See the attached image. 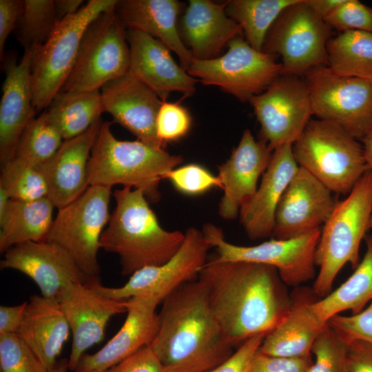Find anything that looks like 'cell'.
I'll use <instances>...</instances> for the list:
<instances>
[{"mask_svg": "<svg viewBox=\"0 0 372 372\" xmlns=\"http://www.w3.org/2000/svg\"><path fill=\"white\" fill-rule=\"evenodd\" d=\"M332 193L299 167L278 203L272 233L274 238H294L320 229L337 203Z\"/></svg>", "mask_w": 372, "mask_h": 372, "instance_id": "e0dca14e", "label": "cell"}, {"mask_svg": "<svg viewBox=\"0 0 372 372\" xmlns=\"http://www.w3.org/2000/svg\"><path fill=\"white\" fill-rule=\"evenodd\" d=\"M264 338L258 335L246 340L226 360L207 372H248Z\"/></svg>", "mask_w": 372, "mask_h": 372, "instance_id": "f6af8a7d", "label": "cell"}, {"mask_svg": "<svg viewBox=\"0 0 372 372\" xmlns=\"http://www.w3.org/2000/svg\"><path fill=\"white\" fill-rule=\"evenodd\" d=\"M324 21L340 32L357 30L372 34V7L358 0H344Z\"/></svg>", "mask_w": 372, "mask_h": 372, "instance_id": "b9f144b4", "label": "cell"}, {"mask_svg": "<svg viewBox=\"0 0 372 372\" xmlns=\"http://www.w3.org/2000/svg\"><path fill=\"white\" fill-rule=\"evenodd\" d=\"M203 233L216 254V262H247L271 266L277 269L287 286L298 287L316 276L315 252L321 229L287 239L273 238L254 246L232 244L225 240L221 229L213 224L204 225Z\"/></svg>", "mask_w": 372, "mask_h": 372, "instance_id": "7c38bea8", "label": "cell"}, {"mask_svg": "<svg viewBox=\"0 0 372 372\" xmlns=\"http://www.w3.org/2000/svg\"><path fill=\"white\" fill-rule=\"evenodd\" d=\"M161 303L150 296L127 299V317L121 329L100 350L84 354L74 371L102 372L149 346L158 331L156 308Z\"/></svg>", "mask_w": 372, "mask_h": 372, "instance_id": "7402d4cb", "label": "cell"}, {"mask_svg": "<svg viewBox=\"0 0 372 372\" xmlns=\"http://www.w3.org/2000/svg\"><path fill=\"white\" fill-rule=\"evenodd\" d=\"M297 0H231L227 14L241 28L246 41L262 51L266 37L281 12Z\"/></svg>", "mask_w": 372, "mask_h": 372, "instance_id": "836d02e7", "label": "cell"}, {"mask_svg": "<svg viewBox=\"0 0 372 372\" xmlns=\"http://www.w3.org/2000/svg\"><path fill=\"white\" fill-rule=\"evenodd\" d=\"M118 0H89L78 12L59 20L47 41L33 52L31 81L36 112L47 109L61 90L89 25L114 9Z\"/></svg>", "mask_w": 372, "mask_h": 372, "instance_id": "52a82bcc", "label": "cell"}, {"mask_svg": "<svg viewBox=\"0 0 372 372\" xmlns=\"http://www.w3.org/2000/svg\"><path fill=\"white\" fill-rule=\"evenodd\" d=\"M26 306L27 301L15 306L0 307V335L16 333Z\"/></svg>", "mask_w": 372, "mask_h": 372, "instance_id": "681fc988", "label": "cell"}, {"mask_svg": "<svg viewBox=\"0 0 372 372\" xmlns=\"http://www.w3.org/2000/svg\"><path fill=\"white\" fill-rule=\"evenodd\" d=\"M4 253L1 269H12L26 275L37 285L41 295L46 298L58 300L67 284L94 280L81 271L65 250L52 242H25Z\"/></svg>", "mask_w": 372, "mask_h": 372, "instance_id": "ac0fdd59", "label": "cell"}, {"mask_svg": "<svg viewBox=\"0 0 372 372\" xmlns=\"http://www.w3.org/2000/svg\"><path fill=\"white\" fill-rule=\"evenodd\" d=\"M192 116L187 108L178 103L163 101L156 120V134L166 145L185 136L192 126Z\"/></svg>", "mask_w": 372, "mask_h": 372, "instance_id": "ab89813d", "label": "cell"}, {"mask_svg": "<svg viewBox=\"0 0 372 372\" xmlns=\"http://www.w3.org/2000/svg\"><path fill=\"white\" fill-rule=\"evenodd\" d=\"M344 0H305L306 3L320 17L324 20Z\"/></svg>", "mask_w": 372, "mask_h": 372, "instance_id": "f907efd6", "label": "cell"}, {"mask_svg": "<svg viewBox=\"0 0 372 372\" xmlns=\"http://www.w3.org/2000/svg\"><path fill=\"white\" fill-rule=\"evenodd\" d=\"M312 113L333 122L356 139L372 130V81L333 73L328 66L305 75Z\"/></svg>", "mask_w": 372, "mask_h": 372, "instance_id": "4fadbf2b", "label": "cell"}, {"mask_svg": "<svg viewBox=\"0 0 372 372\" xmlns=\"http://www.w3.org/2000/svg\"><path fill=\"white\" fill-rule=\"evenodd\" d=\"M54 205L48 198L11 199L0 220V251L28 242L44 241L53 222Z\"/></svg>", "mask_w": 372, "mask_h": 372, "instance_id": "f546056e", "label": "cell"}, {"mask_svg": "<svg viewBox=\"0 0 372 372\" xmlns=\"http://www.w3.org/2000/svg\"><path fill=\"white\" fill-rule=\"evenodd\" d=\"M327 323L347 344L358 340L372 344V300L358 313L351 316L338 314Z\"/></svg>", "mask_w": 372, "mask_h": 372, "instance_id": "7bdbcfd3", "label": "cell"}, {"mask_svg": "<svg viewBox=\"0 0 372 372\" xmlns=\"http://www.w3.org/2000/svg\"><path fill=\"white\" fill-rule=\"evenodd\" d=\"M349 372H372V344L353 340L347 344Z\"/></svg>", "mask_w": 372, "mask_h": 372, "instance_id": "c3c4849f", "label": "cell"}, {"mask_svg": "<svg viewBox=\"0 0 372 372\" xmlns=\"http://www.w3.org/2000/svg\"><path fill=\"white\" fill-rule=\"evenodd\" d=\"M30 348L17 334L0 335V372H46Z\"/></svg>", "mask_w": 372, "mask_h": 372, "instance_id": "f35d334b", "label": "cell"}, {"mask_svg": "<svg viewBox=\"0 0 372 372\" xmlns=\"http://www.w3.org/2000/svg\"><path fill=\"white\" fill-rule=\"evenodd\" d=\"M327 66L338 75L372 81V34L350 30L331 38Z\"/></svg>", "mask_w": 372, "mask_h": 372, "instance_id": "d6a6232c", "label": "cell"}, {"mask_svg": "<svg viewBox=\"0 0 372 372\" xmlns=\"http://www.w3.org/2000/svg\"><path fill=\"white\" fill-rule=\"evenodd\" d=\"M101 123V119L81 135L64 140L54 155L41 166L48 197L58 209L76 200L90 186L88 163Z\"/></svg>", "mask_w": 372, "mask_h": 372, "instance_id": "cb8c5ba5", "label": "cell"}, {"mask_svg": "<svg viewBox=\"0 0 372 372\" xmlns=\"http://www.w3.org/2000/svg\"><path fill=\"white\" fill-rule=\"evenodd\" d=\"M129 66L127 28L114 8L99 15L85 31L61 91H99L107 83L127 74Z\"/></svg>", "mask_w": 372, "mask_h": 372, "instance_id": "9c48e42d", "label": "cell"}, {"mask_svg": "<svg viewBox=\"0 0 372 372\" xmlns=\"http://www.w3.org/2000/svg\"><path fill=\"white\" fill-rule=\"evenodd\" d=\"M227 47L226 53L216 58L194 59L187 72L204 85L217 86L242 102L262 93L282 75L276 56L254 49L241 35Z\"/></svg>", "mask_w": 372, "mask_h": 372, "instance_id": "8fae6325", "label": "cell"}, {"mask_svg": "<svg viewBox=\"0 0 372 372\" xmlns=\"http://www.w3.org/2000/svg\"><path fill=\"white\" fill-rule=\"evenodd\" d=\"M68 362L64 361L62 363L57 364L51 369L47 371L46 372H68ZM85 372H101L99 371H90Z\"/></svg>", "mask_w": 372, "mask_h": 372, "instance_id": "11a10c76", "label": "cell"}, {"mask_svg": "<svg viewBox=\"0 0 372 372\" xmlns=\"http://www.w3.org/2000/svg\"><path fill=\"white\" fill-rule=\"evenodd\" d=\"M372 229V213H371L370 221H369V229Z\"/></svg>", "mask_w": 372, "mask_h": 372, "instance_id": "9f6ffc18", "label": "cell"}, {"mask_svg": "<svg viewBox=\"0 0 372 372\" xmlns=\"http://www.w3.org/2000/svg\"><path fill=\"white\" fill-rule=\"evenodd\" d=\"M130 49L128 73L166 101L171 92L185 97L196 91L198 80L178 65L170 50L153 37L137 30L127 29Z\"/></svg>", "mask_w": 372, "mask_h": 372, "instance_id": "ffe728a7", "label": "cell"}, {"mask_svg": "<svg viewBox=\"0 0 372 372\" xmlns=\"http://www.w3.org/2000/svg\"><path fill=\"white\" fill-rule=\"evenodd\" d=\"M366 253L351 276L335 290L316 300L312 309L327 324L334 316L350 311L356 314L372 300V235L366 238Z\"/></svg>", "mask_w": 372, "mask_h": 372, "instance_id": "4dcf8cb0", "label": "cell"}, {"mask_svg": "<svg viewBox=\"0 0 372 372\" xmlns=\"http://www.w3.org/2000/svg\"><path fill=\"white\" fill-rule=\"evenodd\" d=\"M59 21L54 0H23L17 29L24 50L34 51L42 45Z\"/></svg>", "mask_w": 372, "mask_h": 372, "instance_id": "d590c367", "label": "cell"}, {"mask_svg": "<svg viewBox=\"0 0 372 372\" xmlns=\"http://www.w3.org/2000/svg\"><path fill=\"white\" fill-rule=\"evenodd\" d=\"M64 140L86 132L104 112L101 92H59L45 111Z\"/></svg>", "mask_w": 372, "mask_h": 372, "instance_id": "1f68e13d", "label": "cell"}, {"mask_svg": "<svg viewBox=\"0 0 372 372\" xmlns=\"http://www.w3.org/2000/svg\"><path fill=\"white\" fill-rule=\"evenodd\" d=\"M11 198L6 191L0 187V220L4 216Z\"/></svg>", "mask_w": 372, "mask_h": 372, "instance_id": "db71d44e", "label": "cell"}, {"mask_svg": "<svg viewBox=\"0 0 372 372\" xmlns=\"http://www.w3.org/2000/svg\"><path fill=\"white\" fill-rule=\"evenodd\" d=\"M292 149L298 166L333 193L349 194L368 171L362 146L331 121L310 120Z\"/></svg>", "mask_w": 372, "mask_h": 372, "instance_id": "8992f818", "label": "cell"}, {"mask_svg": "<svg viewBox=\"0 0 372 372\" xmlns=\"http://www.w3.org/2000/svg\"><path fill=\"white\" fill-rule=\"evenodd\" d=\"M64 139L45 112L27 125L18 142L14 157L41 167L58 151Z\"/></svg>", "mask_w": 372, "mask_h": 372, "instance_id": "e575fe53", "label": "cell"}, {"mask_svg": "<svg viewBox=\"0 0 372 372\" xmlns=\"http://www.w3.org/2000/svg\"><path fill=\"white\" fill-rule=\"evenodd\" d=\"M164 179H169L177 190L187 195H198L214 187H221L218 176L197 164L174 168L165 175Z\"/></svg>", "mask_w": 372, "mask_h": 372, "instance_id": "60d3db41", "label": "cell"}, {"mask_svg": "<svg viewBox=\"0 0 372 372\" xmlns=\"http://www.w3.org/2000/svg\"><path fill=\"white\" fill-rule=\"evenodd\" d=\"M198 278L206 288L226 341L233 347L265 336L291 305L287 285L271 266L210 258Z\"/></svg>", "mask_w": 372, "mask_h": 372, "instance_id": "6da1fadb", "label": "cell"}, {"mask_svg": "<svg viewBox=\"0 0 372 372\" xmlns=\"http://www.w3.org/2000/svg\"><path fill=\"white\" fill-rule=\"evenodd\" d=\"M331 27L305 0L285 8L270 28L263 52L282 59V74L300 76L327 66Z\"/></svg>", "mask_w": 372, "mask_h": 372, "instance_id": "30bf717a", "label": "cell"}, {"mask_svg": "<svg viewBox=\"0 0 372 372\" xmlns=\"http://www.w3.org/2000/svg\"><path fill=\"white\" fill-rule=\"evenodd\" d=\"M32 50H24L19 61L12 56L5 63L0 103L1 167L14 157L20 137L37 112L32 101Z\"/></svg>", "mask_w": 372, "mask_h": 372, "instance_id": "603a6c76", "label": "cell"}, {"mask_svg": "<svg viewBox=\"0 0 372 372\" xmlns=\"http://www.w3.org/2000/svg\"><path fill=\"white\" fill-rule=\"evenodd\" d=\"M363 151L368 170H372V130L362 139Z\"/></svg>", "mask_w": 372, "mask_h": 372, "instance_id": "f5cc1de1", "label": "cell"}, {"mask_svg": "<svg viewBox=\"0 0 372 372\" xmlns=\"http://www.w3.org/2000/svg\"><path fill=\"white\" fill-rule=\"evenodd\" d=\"M183 3L176 0H121L118 1L115 11L127 29L142 31L173 51L187 71L194 58L178 28Z\"/></svg>", "mask_w": 372, "mask_h": 372, "instance_id": "83f0119b", "label": "cell"}, {"mask_svg": "<svg viewBox=\"0 0 372 372\" xmlns=\"http://www.w3.org/2000/svg\"><path fill=\"white\" fill-rule=\"evenodd\" d=\"M22 0H0V57L11 32L17 28L22 11Z\"/></svg>", "mask_w": 372, "mask_h": 372, "instance_id": "7dc6e473", "label": "cell"}, {"mask_svg": "<svg viewBox=\"0 0 372 372\" xmlns=\"http://www.w3.org/2000/svg\"><path fill=\"white\" fill-rule=\"evenodd\" d=\"M314 355L307 372H349L347 344L327 325L315 340Z\"/></svg>", "mask_w": 372, "mask_h": 372, "instance_id": "74e56055", "label": "cell"}, {"mask_svg": "<svg viewBox=\"0 0 372 372\" xmlns=\"http://www.w3.org/2000/svg\"><path fill=\"white\" fill-rule=\"evenodd\" d=\"M83 0H54V7L59 20L76 14L82 8Z\"/></svg>", "mask_w": 372, "mask_h": 372, "instance_id": "816d5d0a", "label": "cell"}, {"mask_svg": "<svg viewBox=\"0 0 372 372\" xmlns=\"http://www.w3.org/2000/svg\"><path fill=\"white\" fill-rule=\"evenodd\" d=\"M298 168L292 144L273 150L255 194L240 209L241 223L250 238L272 235L278 203Z\"/></svg>", "mask_w": 372, "mask_h": 372, "instance_id": "d4e9b609", "label": "cell"}, {"mask_svg": "<svg viewBox=\"0 0 372 372\" xmlns=\"http://www.w3.org/2000/svg\"><path fill=\"white\" fill-rule=\"evenodd\" d=\"M273 152L266 141H256L249 130L243 132L229 158L218 167L223 189L218 214L223 219H234L255 194L258 179L267 169Z\"/></svg>", "mask_w": 372, "mask_h": 372, "instance_id": "44dd1931", "label": "cell"}, {"mask_svg": "<svg viewBox=\"0 0 372 372\" xmlns=\"http://www.w3.org/2000/svg\"><path fill=\"white\" fill-rule=\"evenodd\" d=\"M113 196L116 206L100 246L119 256L123 276L162 265L178 252L185 234L161 227L142 190L123 187L116 189Z\"/></svg>", "mask_w": 372, "mask_h": 372, "instance_id": "3957f363", "label": "cell"}, {"mask_svg": "<svg viewBox=\"0 0 372 372\" xmlns=\"http://www.w3.org/2000/svg\"><path fill=\"white\" fill-rule=\"evenodd\" d=\"M372 213V170L366 171L346 198L337 201L324 225L315 252L319 267L313 293L322 298L332 289L335 278L346 264H359L360 243L369 229Z\"/></svg>", "mask_w": 372, "mask_h": 372, "instance_id": "5b68a950", "label": "cell"}, {"mask_svg": "<svg viewBox=\"0 0 372 372\" xmlns=\"http://www.w3.org/2000/svg\"><path fill=\"white\" fill-rule=\"evenodd\" d=\"M226 5L227 1H189L180 34L194 59L218 57L225 46L242 33L240 26L227 14Z\"/></svg>", "mask_w": 372, "mask_h": 372, "instance_id": "4316f807", "label": "cell"}, {"mask_svg": "<svg viewBox=\"0 0 372 372\" xmlns=\"http://www.w3.org/2000/svg\"><path fill=\"white\" fill-rule=\"evenodd\" d=\"M291 297L289 312L265 336L259 353L286 358L311 355L315 340L327 325L318 320L312 309V304L320 298L311 288L300 287H296Z\"/></svg>", "mask_w": 372, "mask_h": 372, "instance_id": "484cf974", "label": "cell"}, {"mask_svg": "<svg viewBox=\"0 0 372 372\" xmlns=\"http://www.w3.org/2000/svg\"><path fill=\"white\" fill-rule=\"evenodd\" d=\"M1 168L0 187L11 199L32 200L48 197V185L41 167L14 157Z\"/></svg>", "mask_w": 372, "mask_h": 372, "instance_id": "8d00e7d4", "label": "cell"}, {"mask_svg": "<svg viewBox=\"0 0 372 372\" xmlns=\"http://www.w3.org/2000/svg\"><path fill=\"white\" fill-rule=\"evenodd\" d=\"M104 112L127 129L137 140L164 149L157 136L156 120L163 101L156 92L128 72L100 90Z\"/></svg>", "mask_w": 372, "mask_h": 372, "instance_id": "d6986e66", "label": "cell"}, {"mask_svg": "<svg viewBox=\"0 0 372 372\" xmlns=\"http://www.w3.org/2000/svg\"><path fill=\"white\" fill-rule=\"evenodd\" d=\"M162 303L149 347L169 372H207L234 353L198 278L181 285Z\"/></svg>", "mask_w": 372, "mask_h": 372, "instance_id": "7a4b0ae2", "label": "cell"}, {"mask_svg": "<svg viewBox=\"0 0 372 372\" xmlns=\"http://www.w3.org/2000/svg\"><path fill=\"white\" fill-rule=\"evenodd\" d=\"M110 126V122H102L92 147L88 163L89 185L112 188L120 184L141 189L148 200L157 202L161 197L160 181L181 163L182 157L138 140H118Z\"/></svg>", "mask_w": 372, "mask_h": 372, "instance_id": "277c9868", "label": "cell"}, {"mask_svg": "<svg viewBox=\"0 0 372 372\" xmlns=\"http://www.w3.org/2000/svg\"><path fill=\"white\" fill-rule=\"evenodd\" d=\"M70 332L59 301L36 294L27 301L22 321L15 334L48 371L56 364V358Z\"/></svg>", "mask_w": 372, "mask_h": 372, "instance_id": "f1b7e54d", "label": "cell"}, {"mask_svg": "<svg viewBox=\"0 0 372 372\" xmlns=\"http://www.w3.org/2000/svg\"><path fill=\"white\" fill-rule=\"evenodd\" d=\"M312 361L311 355L305 358H286L267 355L258 351L250 364L248 372H307Z\"/></svg>", "mask_w": 372, "mask_h": 372, "instance_id": "ee69618b", "label": "cell"}, {"mask_svg": "<svg viewBox=\"0 0 372 372\" xmlns=\"http://www.w3.org/2000/svg\"><path fill=\"white\" fill-rule=\"evenodd\" d=\"M94 280L68 283L58 298L72 335L68 360L71 371H75L85 351L103 339L111 318L127 311V299H114L101 294L93 286Z\"/></svg>", "mask_w": 372, "mask_h": 372, "instance_id": "2e32d148", "label": "cell"}, {"mask_svg": "<svg viewBox=\"0 0 372 372\" xmlns=\"http://www.w3.org/2000/svg\"><path fill=\"white\" fill-rule=\"evenodd\" d=\"M249 102L260 125L262 140L273 151L293 145L313 115L307 83L298 76L281 75Z\"/></svg>", "mask_w": 372, "mask_h": 372, "instance_id": "9a60e30c", "label": "cell"}, {"mask_svg": "<svg viewBox=\"0 0 372 372\" xmlns=\"http://www.w3.org/2000/svg\"><path fill=\"white\" fill-rule=\"evenodd\" d=\"M102 372H169L154 351L147 346Z\"/></svg>", "mask_w": 372, "mask_h": 372, "instance_id": "bcb514c9", "label": "cell"}, {"mask_svg": "<svg viewBox=\"0 0 372 372\" xmlns=\"http://www.w3.org/2000/svg\"><path fill=\"white\" fill-rule=\"evenodd\" d=\"M211 248L203 231L189 228L178 252L167 262L145 267L130 276L119 287H107L98 280L92 281L101 294L114 299L127 300L136 296H150L161 303L183 284L198 278L208 261Z\"/></svg>", "mask_w": 372, "mask_h": 372, "instance_id": "5bb4252c", "label": "cell"}, {"mask_svg": "<svg viewBox=\"0 0 372 372\" xmlns=\"http://www.w3.org/2000/svg\"><path fill=\"white\" fill-rule=\"evenodd\" d=\"M111 187L90 185L76 200L58 209L44 241L65 250L81 271L99 279L98 251L110 214Z\"/></svg>", "mask_w": 372, "mask_h": 372, "instance_id": "ba28073f", "label": "cell"}]
</instances>
